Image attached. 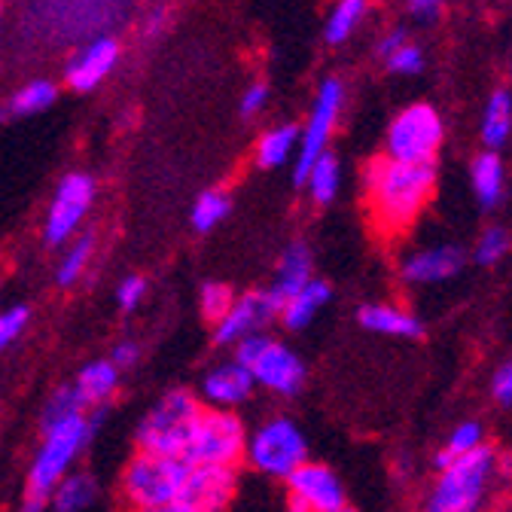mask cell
Returning a JSON list of instances; mask_svg holds the SVG:
<instances>
[{
	"mask_svg": "<svg viewBox=\"0 0 512 512\" xmlns=\"http://www.w3.org/2000/svg\"><path fill=\"white\" fill-rule=\"evenodd\" d=\"M202 409L205 406L199 403V397L189 391H168L165 397H159L138 424V452L183 458Z\"/></svg>",
	"mask_w": 512,
	"mask_h": 512,
	"instance_id": "277c9868",
	"label": "cell"
},
{
	"mask_svg": "<svg viewBox=\"0 0 512 512\" xmlns=\"http://www.w3.org/2000/svg\"><path fill=\"white\" fill-rule=\"evenodd\" d=\"M269 104V86L266 83H250L241 95V116L244 119H253L260 116Z\"/></svg>",
	"mask_w": 512,
	"mask_h": 512,
	"instance_id": "8d00e7d4",
	"label": "cell"
},
{
	"mask_svg": "<svg viewBox=\"0 0 512 512\" xmlns=\"http://www.w3.org/2000/svg\"><path fill=\"white\" fill-rule=\"evenodd\" d=\"M366 10H369V0H336L327 16V25H324V40L330 46L345 43L360 28Z\"/></svg>",
	"mask_w": 512,
	"mask_h": 512,
	"instance_id": "f1b7e54d",
	"label": "cell"
},
{
	"mask_svg": "<svg viewBox=\"0 0 512 512\" xmlns=\"http://www.w3.org/2000/svg\"><path fill=\"white\" fill-rule=\"evenodd\" d=\"M464 266V253L452 244H439V247H424L415 250L403 260V278L409 284H439L455 278Z\"/></svg>",
	"mask_w": 512,
	"mask_h": 512,
	"instance_id": "e0dca14e",
	"label": "cell"
},
{
	"mask_svg": "<svg viewBox=\"0 0 512 512\" xmlns=\"http://www.w3.org/2000/svg\"><path fill=\"white\" fill-rule=\"evenodd\" d=\"M95 497H98V482L83 470H71L52 488L46 512H86L95 503Z\"/></svg>",
	"mask_w": 512,
	"mask_h": 512,
	"instance_id": "603a6c76",
	"label": "cell"
},
{
	"mask_svg": "<svg viewBox=\"0 0 512 512\" xmlns=\"http://www.w3.org/2000/svg\"><path fill=\"white\" fill-rule=\"evenodd\" d=\"M342 512H351V509H342Z\"/></svg>",
	"mask_w": 512,
	"mask_h": 512,
	"instance_id": "f6af8a7d",
	"label": "cell"
},
{
	"mask_svg": "<svg viewBox=\"0 0 512 512\" xmlns=\"http://www.w3.org/2000/svg\"><path fill=\"white\" fill-rule=\"evenodd\" d=\"M31 324V308L16 302V305H7V308H0V354H4L7 348H13L25 330Z\"/></svg>",
	"mask_w": 512,
	"mask_h": 512,
	"instance_id": "1f68e13d",
	"label": "cell"
},
{
	"mask_svg": "<svg viewBox=\"0 0 512 512\" xmlns=\"http://www.w3.org/2000/svg\"><path fill=\"white\" fill-rule=\"evenodd\" d=\"M247 427L235 412L202 409L192 436L186 442L183 461L189 467H238L244 461Z\"/></svg>",
	"mask_w": 512,
	"mask_h": 512,
	"instance_id": "52a82bcc",
	"label": "cell"
},
{
	"mask_svg": "<svg viewBox=\"0 0 512 512\" xmlns=\"http://www.w3.org/2000/svg\"><path fill=\"white\" fill-rule=\"evenodd\" d=\"M491 391H494V397L500 400V403H512V360L506 363V366H500L497 369V375H494V381H491Z\"/></svg>",
	"mask_w": 512,
	"mask_h": 512,
	"instance_id": "f35d334b",
	"label": "cell"
},
{
	"mask_svg": "<svg viewBox=\"0 0 512 512\" xmlns=\"http://www.w3.org/2000/svg\"><path fill=\"white\" fill-rule=\"evenodd\" d=\"M445 138V125L442 116L430 107V104H409L406 110H400L388 128V138H384V147L397 162H418V165H430L442 147Z\"/></svg>",
	"mask_w": 512,
	"mask_h": 512,
	"instance_id": "30bf717a",
	"label": "cell"
},
{
	"mask_svg": "<svg viewBox=\"0 0 512 512\" xmlns=\"http://www.w3.org/2000/svg\"><path fill=\"white\" fill-rule=\"evenodd\" d=\"M58 101V83L52 77H31L25 80L4 104H0V119H25L49 110Z\"/></svg>",
	"mask_w": 512,
	"mask_h": 512,
	"instance_id": "ffe728a7",
	"label": "cell"
},
{
	"mask_svg": "<svg viewBox=\"0 0 512 512\" xmlns=\"http://www.w3.org/2000/svg\"><path fill=\"white\" fill-rule=\"evenodd\" d=\"M244 461L250 464V470L263 476L287 479L296 467L308 461V442L302 427L287 415H272L260 421L247 433Z\"/></svg>",
	"mask_w": 512,
	"mask_h": 512,
	"instance_id": "5b68a950",
	"label": "cell"
},
{
	"mask_svg": "<svg viewBox=\"0 0 512 512\" xmlns=\"http://www.w3.org/2000/svg\"><path fill=\"white\" fill-rule=\"evenodd\" d=\"M384 64L394 71V74H403V77H415V74H421L424 71V52H421V46H415V43H403L400 49H394L388 58H384Z\"/></svg>",
	"mask_w": 512,
	"mask_h": 512,
	"instance_id": "e575fe53",
	"label": "cell"
},
{
	"mask_svg": "<svg viewBox=\"0 0 512 512\" xmlns=\"http://www.w3.org/2000/svg\"><path fill=\"white\" fill-rule=\"evenodd\" d=\"M345 107V86L342 80L336 77H327L320 83L317 95H314V104H311V113L305 119V128L299 132V147H296V183L305 180L308 168L330 153V141H333V132L339 125V113Z\"/></svg>",
	"mask_w": 512,
	"mask_h": 512,
	"instance_id": "8fae6325",
	"label": "cell"
},
{
	"mask_svg": "<svg viewBox=\"0 0 512 512\" xmlns=\"http://www.w3.org/2000/svg\"><path fill=\"white\" fill-rule=\"evenodd\" d=\"M296 147H299V128L293 122L272 125L269 132H263V138L256 141L253 159H256V165H260V168L272 171V168L287 165L296 156Z\"/></svg>",
	"mask_w": 512,
	"mask_h": 512,
	"instance_id": "cb8c5ba5",
	"label": "cell"
},
{
	"mask_svg": "<svg viewBox=\"0 0 512 512\" xmlns=\"http://www.w3.org/2000/svg\"><path fill=\"white\" fill-rule=\"evenodd\" d=\"M278 317V305L269 296V290H250L244 296H235L229 311L214 324V339L220 345H241L250 336L266 333V327Z\"/></svg>",
	"mask_w": 512,
	"mask_h": 512,
	"instance_id": "5bb4252c",
	"label": "cell"
},
{
	"mask_svg": "<svg viewBox=\"0 0 512 512\" xmlns=\"http://www.w3.org/2000/svg\"><path fill=\"white\" fill-rule=\"evenodd\" d=\"M92 433L95 418L74 391V384H61L49 397L40 418V442L25 476V497L19 512H46L52 488L74 470Z\"/></svg>",
	"mask_w": 512,
	"mask_h": 512,
	"instance_id": "6da1fadb",
	"label": "cell"
},
{
	"mask_svg": "<svg viewBox=\"0 0 512 512\" xmlns=\"http://www.w3.org/2000/svg\"><path fill=\"white\" fill-rule=\"evenodd\" d=\"M287 503L290 512H342L348 509V494L336 470L327 464L305 461L287 479Z\"/></svg>",
	"mask_w": 512,
	"mask_h": 512,
	"instance_id": "7c38bea8",
	"label": "cell"
},
{
	"mask_svg": "<svg viewBox=\"0 0 512 512\" xmlns=\"http://www.w3.org/2000/svg\"><path fill=\"white\" fill-rule=\"evenodd\" d=\"M119 375L122 372L110 360H92L74 378V391L80 394L86 409H98L107 400H113V394L119 391Z\"/></svg>",
	"mask_w": 512,
	"mask_h": 512,
	"instance_id": "7402d4cb",
	"label": "cell"
},
{
	"mask_svg": "<svg viewBox=\"0 0 512 512\" xmlns=\"http://www.w3.org/2000/svg\"><path fill=\"white\" fill-rule=\"evenodd\" d=\"M92 256H95V235L80 232L74 241L64 244V253H61L58 269H55V284L58 287H74L86 275Z\"/></svg>",
	"mask_w": 512,
	"mask_h": 512,
	"instance_id": "d4e9b609",
	"label": "cell"
},
{
	"mask_svg": "<svg viewBox=\"0 0 512 512\" xmlns=\"http://www.w3.org/2000/svg\"><path fill=\"white\" fill-rule=\"evenodd\" d=\"M470 177H473L476 196H479V202H482L485 208H491V205L500 202V196H503V177H506V174H503V162H500L497 153L485 150L482 156H476V159H473Z\"/></svg>",
	"mask_w": 512,
	"mask_h": 512,
	"instance_id": "83f0119b",
	"label": "cell"
},
{
	"mask_svg": "<svg viewBox=\"0 0 512 512\" xmlns=\"http://www.w3.org/2000/svg\"><path fill=\"white\" fill-rule=\"evenodd\" d=\"M509 132H512V95L509 92H494L488 107H485V116H482V141L491 153H497L506 141H509Z\"/></svg>",
	"mask_w": 512,
	"mask_h": 512,
	"instance_id": "484cf974",
	"label": "cell"
},
{
	"mask_svg": "<svg viewBox=\"0 0 512 512\" xmlns=\"http://www.w3.org/2000/svg\"><path fill=\"white\" fill-rule=\"evenodd\" d=\"M0 22H4V7H0Z\"/></svg>",
	"mask_w": 512,
	"mask_h": 512,
	"instance_id": "ee69618b",
	"label": "cell"
},
{
	"mask_svg": "<svg viewBox=\"0 0 512 512\" xmlns=\"http://www.w3.org/2000/svg\"><path fill=\"white\" fill-rule=\"evenodd\" d=\"M302 183L308 186V199L317 208L320 205H330L336 199V192H339V159L333 153H324V156H320L308 168V174H305Z\"/></svg>",
	"mask_w": 512,
	"mask_h": 512,
	"instance_id": "f546056e",
	"label": "cell"
},
{
	"mask_svg": "<svg viewBox=\"0 0 512 512\" xmlns=\"http://www.w3.org/2000/svg\"><path fill=\"white\" fill-rule=\"evenodd\" d=\"M436 189V168L378 156L366 168V211L378 235H403L427 208Z\"/></svg>",
	"mask_w": 512,
	"mask_h": 512,
	"instance_id": "7a4b0ae2",
	"label": "cell"
},
{
	"mask_svg": "<svg viewBox=\"0 0 512 512\" xmlns=\"http://www.w3.org/2000/svg\"><path fill=\"white\" fill-rule=\"evenodd\" d=\"M479 445H485V430H482V424H479V421H464V424H458L452 433H448L445 448L436 455V467L442 470L445 464H452L455 458H464V455L476 452Z\"/></svg>",
	"mask_w": 512,
	"mask_h": 512,
	"instance_id": "4dcf8cb0",
	"label": "cell"
},
{
	"mask_svg": "<svg viewBox=\"0 0 512 512\" xmlns=\"http://www.w3.org/2000/svg\"><path fill=\"white\" fill-rule=\"evenodd\" d=\"M360 327L378 336H394V339H421L424 324L406 308L391 305V302H372L357 311Z\"/></svg>",
	"mask_w": 512,
	"mask_h": 512,
	"instance_id": "ac0fdd59",
	"label": "cell"
},
{
	"mask_svg": "<svg viewBox=\"0 0 512 512\" xmlns=\"http://www.w3.org/2000/svg\"><path fill=\"white\" fill-rule=\"evenodd\" d=\"M409 13L418 22H436L442 13V0H409Z\"/></svg>",
	"mask_w": 512,
	"mask_h": 512,
	"instance_id": "ab89813d",
	"label": "cell"
},
{
	"mask_svg": "<svg viewBox=\"0 0 512 512\" xmlns=\"http://www.w3.org/2000/svg\"><path fill=\"white\" fill-rule=\"evenodd\" d=\"M235 360L250 372L256 388H263L275 397H296L305 384L302 357L266 333L250 336L241 345H235Z\"/></svg>",
	"mask_w": 512,
	"mask_h": 512,
	"instance_id": "8992f818",
	"label": "cell"
},
{
	"mask_svg": "<svg viewBox=\"0 0 512 512\" xmlns=\"http://www.w3.org/2000/svg\"><path fill=\"white\" fill-rule=\"evenodd\" d=\"M253 391H256V384L250 372L235 357L211 366L199 384V397L208 403V409H226V412H235L238 406H244L253 397Z\"/></svg>",
	"mask_w": 512,
	"mask_h": 512,
	"instance_id": "2e32d148",
	"label": "cell"
},
{
	"mask_svg": "<svg viewBox=\"0 0 512 512\" xmlns=\"http://www.w3.org/2000/svg\"><path fill=\"white\" fill-rule=\"evenodd\" d=\"M238 479L232 467H189L180 488V503L192 512H226L235 497Z\"/></svg>",
	"mask_w": 512,
	"mask_h": 512,
	"instance_id": "9a60e30c",
	"label": "cell"
},
{
	"mask_svg": "<svg viewBox=\"0 0 512 512\" xmlns=\"http://www.w3.org/2000/svg\"><path fill=\"white\" fill-rule=\"evenodd\" d=\"M98 183L86 171H68L52 189V199L43 217V241L46 247H64L74 241L95 205Z\"/></svg>",
	"mask_w": 512,
	"mask_h": 512,
	"instance_id": "9c48e42d",
	"label": "cell"
},
{
	"mask_svg": "<svg viewBox=\"0 0 512 512\" xmlns=\"http://www.w3.org/2000/svg\"><path fill=\"white\" fill-rule=\"evenodd\" d=\"M506 250H509V235H506V229L491 226V229L482 232V238H479V244H476V260H479L482 266H494V263L503 260Z\"/></svg>",
	"mask_w": 512,
	"mask_h": 512,
	"instance_id": "836d02e7",
	"label": "cell"
},
{
	"mask_svg": "<svg viewBox=\"0 0 512 512\" xmlns=\"http://www.w3.org/2000/svg\"><path fill=\"white\" fill-rule=\"evenodd\" d=\"M232 302H235V293L223 281H208L199 290V311H202L205 320H211V324H217V320L229 311Z\"/></svg>",
	"mask_w": 512,
	"mask_h": 512,
	"instance_id": "d6a6232c",
	"label": "cell"
},
{
	"mask_svg": "<svg viewBox=\"0 0 512 512\" xmlns=\"http://www.w3.org/2000/svg\"><path fill=\"white\" fill-rule=\"evenodd\" d=\"M406 40H409L406 31H400V28H397V31H388V34L381 37V43H378V55H381V58H388V55H391L394 49H400Z\"/></svg>",
	"mask_w": 512,
	"mask_h": 512,
	"instance_id": "b9f144b4",
	"label": "cell"
},
{
	"mask_svg": "<svg viewBox=\"0 0 512 512\" xmlns=\"http://www.w3.org/2000/svg\"><path fill=\"white\" fill-rule=\"evenodd\" d=\"M119 58H122V46L113 34H98L83 40L71 52L68 64H64V86L80 95L95 92L116 71Z\"/></svg>",
	"mask_w": 512,
	"mask_h": 512,
	"instance_id": "4fadbf2b",
	"label": "cell"
},
{
	"mask_svg": "<svg viewBox=\"0 0 512 512\" xmlns=\"http://www.w3.org/2000/svg\"><path fill=\"white\" fill-rule=\"evenodd\" d=\"M330 284L327 281H317L311 278L299 293H293L290 299H284L278 305V320L287 327V330H305L311 320L327 308L330 302Z\"/></svg>",
	"mask_w": 512,
	"mask_h": 512,
	"instance_id": "d6986e66",
	"label": "cell"
},
{
	"mask_svg": "<svg viewBox=\"0 0 512 512\" xmlns=\"http://www.w3.org/2000/svg\"><path fill=\"white\" fill-rule=\"evenodd\" d=\"M107 360H110L119 372H122V369H135V366H138V360H141V345L125 339V342H119V345L110 351V357H107Z\"/></svg>",
	"mask_w": 512,
	"mask_h": 512,
	"instance_id": "74e56055",
	"label": "cell"
},
{
	"mask_svg": "<svg viewBox=\"0 0 512 512\" xmlns=\"http://www.w3.org/2000/svg\"><path fill=\"white\" fill-rule=\"evenodd\" d=\"M168 19H171V10L165 7V4H159V7H153L150 10V16H147V28H144V37H150V40H156L165 28H168Z\"/></svg>",
	"mask_w": 512,
	"mask_h": 512,
	"instance_id": "60d3db41",
	"label": "cell"
},
{
	"mask_svg": "<svg viewBox=\"0 0 512 512\" xmlns=\"http://www.w3.org/2000/svg\"><path fill=\"white\" fill-rule=\"evenodd\" d=\"M232 211V196L223 189V186H211L205 189L202 196L192 202V211H189V220H192V229L196 232H214Z\"/></svg>",
	"mask_w": 512,
	"mask_h": 512,
	"instance_id": "4316f807",
	"label": "cell"
},
{
	"mask_svg": "<svg viewBox=\"0 0 512 512\" xmlns=\"http://www.w3.org/2000/svg\"><path fill=\"white\" fill-rule=\"evenodd\" d=\"M311 250L302 244V241H293L284 256H281V263H278V275H275V284L269 290V296L275 299V305H281L284 299H290L293 293H299L308 281H311Z\"/></svg>",
	"mask_w": 512,
	"mask_h": 512,
	"instance_id": "44dd1931",
	"label": "cell"
},
{
	"mask_svg": "<svg viewBox=\"0 0 512 512\" xmlns=\"http://www.w3.org/2000/svg\"><path fill=\"white\" fill-rule=\"evenodd\" d=\"M132 512H192L186 503H165V506H144V509H132Z\"/></svg>",
	"mask_w": 512,
	"mask_h": 512,
	"instance_id": "7bdbcfd3",
	"label": "cell"
},
{
	"mask_svg": "<svg viewBox=\"0 0 512 512\" xmlns=\"http://www.w3.org/2000/svg\"><path fill=\"white\" fill-rule=\"evenodd\" d=\"M509 482L512 458L491 445H479L476 452L439 470L421 512H491Z\"/></svg>",
	"mask_w": 512,
	"mask_h": 512,
	"instance_id": "3957f363",
	"label": "cell"
},
{
	"mask_svg": "<svg viewBox=\"0 0 512 512\" xmlns=\"http://www.w3.org/2000/svg\"><path fill=\"white\" fill-rule=\"evenodd\" d=\"M147 296V278L144 275H125L116 287V305L122 311H135Z\"/></svg>",
	"mask_w": 512,
	"mask_h": 512,
	"instance_id": "d590c367",
	"label": "cell"
},
{
	"mask_svg": "<svg viewBox=\"0 0 512 512\" xmlns=\"http://www.w3.org/2000/svg\"><path fill=\"white\" fill-rule=\"evenodd\" d=\"M183 479H186V461L183 458L138 452L122 470L119 491H122V500L132 509L165 506V503L180 500Z\"/></svg>",
	"mask_w": 512,
	"mask_h": 512,
	"instance_id": "ba28073f",
	"label": "cell"
}]
</instances>
